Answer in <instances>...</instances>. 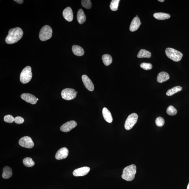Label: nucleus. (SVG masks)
Returning <instances> with one entry per match:
<instances>
[{"mask_svg": "<svg viewBox=\"0 0 189 189\" xmlns=\"http://www.w3.org/2000/svg\"><path fill=\"white\" fill-rule=\"evenodd\" d=\"M23 35V32L20 27L12 29L8 31V34L6 39L7 44H12L17 43L21 39Z\"/></svg>", "mask_w": 189, "mask_h": 189, "instance_id": "obj_1", "label": "nucleus"}, {"mask_svg": "<svg viewBox=\"0 0 189 189\" xmlns=\"http://www.w3.org/2000/svg\"><path fill=\"white\" fill-rule=\"evenodd\" d=\"M136 169V166L134 164L131 165L125 168L123 172L122 178L126 181H132L135 177Z\"/></svg>", "mask_w": 189, "mask_h": 189, "instance_id": "obj_2", "label": "nucleus"}, {"mask_svg": "<svg viewBox=\"0 0 189 189\" xmlns=\"http://www.w3.org/2000/svg\"><path fill=\"white\" fill-rule=\"evenodd\" d=\"M165 53L168 58L175 62L180 61L183 56V54L181 52L172 48H166Z\"/></svg>", "mask_w": 189, "mask_h": 189, "instance_id": "obj_3", "label": "nucleus"}, {"mask_svg": "<svg viewBox=\"0 0 189 189\" xmlns=\"http://www.w3.org/2000/svg\"><path fill=\"white\" fill-rule=\"evenodd\" d=\"M32 69L29 66L26 67L22 70L20 75V81L22 84L29 82L32 78Z\"/></svg>", "mask_w": 189, "mask_h": 189, "instance_id": "obj_4", "label": "nucleus"}, {"mask_svg": "<svg viewBox=\"0 0 189 189\" xmlns=\"http://www.w3.org/2000/svg\"><path fill=\"white\" fill-rule=\"evenodd\" d=\"M52 29L50 26H44L41 28L39 33L40 39L44 41L48 40L52 37Z\"/></svg>", "mask_w": 189, "mask_h": 189, "instance_id": "obj_5", "label": "nucleus"}, {"mask_svg": "<svg viewBox=\"0 0 189 189\" xmlns=\"http://www.w3.org/2000/svg\"><path fill=\"white\" fill-rule=\"evenodd\" d=\"M77 92L71 88H66L62 90L61 95L62 98L66 100L74 99L77 96Z\"/></svg>", "mask_w": 189, "mask_h": 189, "instance_id": "obj_6", "label": "nucleus"}, {"mask_svg": "<svg viewBox=\"0 0 189 189\" xmlns=\"http://www.w3.org/2000/svg\"><path fill=\"white\" fill-rule=\"evenodd\" d=\"M138 116L136 113H133L129 116L126 120L124 127L126 130L132 129L137 121Z\"/></svg>", "mask_w": 189, "mask_h": 189, "instance_id": "obj_7", "label": "nucleus"}, {"mask_svg": "<svg viewBox=\"0 0 189 189\" xmlns=\"http://www.w3.org/2000/svg\"><path fill=\"white\" fill-rule=\"evenodd\" d=\"M19 143L21 146L27 148H32L34 146L32 139L28 136L22 137L19 140Z\"/></svg>", "mask_w": 189, "mask_h": 189, "instance_id": "obj_8", "label": "nucleus"}, {"mask_svg": "<svg viewBox=\"0 0 189 189\" xmlns=\"http://www.w3.org/2000/svg\"><path fill=\"white\" fill-rule=\"evenodd\" d=\"M77 125V123L76 121H71L62 125L61 127H60V129L62 131L67 133L74 129Z\"/></svg>", "mask_w": 189, "mask_h": 189, "instance_id": "obj_9", "label": "nucleus"}, {"mask_svg": "<svg viewBox=\"0 0 189 189\" xmlns=\"http://www.w3.org/2000/svg\"><path fill=\"white\" fill-rule=\"evenodd\" d=\"M21 98L22 100L27 103L34 105L37 103V98L34 95L29 93H24L21 95Z\"/></svg>", "mask_w": 189, "mask_h": 189, "instance_id": "obj_10", "label": "nucleus"}, {"mask_svg": "<svg viewBox=\"0 0 189 189\" xmlns=\"http://www.w3.org/2000/svg\"><path fill=\"white\" fill-rule=\"evenodd\" d=\"M82 79L83 82L86 89L90 91H93L94 89V85L89 77L86 75H84L82 76Z\"/></svg>", "mask_w": 189, "mask_h": 189, "instance_id": "obj_11", "label": "nucleus"}, {"mask_svg": "<svg viewBox=\"0 0 189 189\" xmlns=\"http://www.w3.org/2000/svg\"><path fill=\"white\" fill-rule=\"evenodd\" d=\"M90 170L88 167H83L74 170L73 172V175L75 176H84L87 174Z\"/></svg>", "mask_w": 189, "mask_h": 189, "instance_id": "obj_12", "label": "nucleus"}, {"mask_svg": "<svg viewBox=\"0 0 189 189\" xmlns=\"http://www.w3.org/2000/svg\"><path fill=\"white\" fill-rule=\"evenodd\" d=\"M68 154V149L66 147H63L57 151L55 155V158L57 160H62L66 158Z\"/></svg>", "mask_w": 189, "mask_h": 189, "instance_id": "obj_13", "label": "nucleus"}, {"mask_svg": "<svg viewBox=\"0 0 189 189\" xmlns=\"http://www.w3.org/2000/svg\"><path fill=\"white\" fill-rule=\"evenodd\" d=\"M64 18L69 22H72L73 19V14L72 8L69 7L65 8L63 12Z\"/></svg>", "mask_w": 189, "mask_h": 189, "instance_id": "obj_14", "label": "nucleus"}, {"mask_svg": "<svg viewBox=\"0 0 189 189\" xmlns=\"http://www.w3.org/2000/svg\"><path fill=\"white\" fill-rule=\"evenodd\" d=\"M141 22L138 17H135L132 21L130 27V30L131 32H134L139 29L140 25H141Z\"/></svg>", "mask_w": 189, "mask_h": 189, "instance_id": "obj_15", "label": "nucleus"}, {"mask_svg": "<svg viewBox=\"0 0 189 189\" xmlns=\"http://www.w3.org/2000/svg\"><path fill=\"white\" fill-rule=\"evenodd\" d=\"M102 114L104 119L105 121L109 123H111L112 122L113 119L110 111L106 107H104L102 110Z\"/></svg>", "mask_w": 189, "mask_h": 189, "instance_id": "obj_16", "label": "nucleus"}, {"mask_svg": "<svg viewBox=\"0 0 189 189\" xmlns=\"http://www.w3.org/2000/svg\"><path fill=\"white\" fill-rule=\"evenodd\" d=\"M169 79V76L168 73L165 72H161L157 76L158 82L162 83L167 81Z\"/></svg>", "mask_w": 189, "mask_h": 189, "instance_id": "obj_17", "label": "nucleus"}, {"mask_svg": "<svg viewBox=\"0 0 189 189\" xmlns=\"http://www.w3.org/2000/svg\"><path fill=\"white\" fill-rule=\"evenodd\" d=\"M72 50L74 54L77 56H82L84 54V51L81 47L78 45H74L72 46Z\"/></svg>", "mask_w": 189, "mask_h": 189, "instance_id": "obj_18", "label": "nucleus"}, {"mask_svg": "<svg viewBox=\"0 0 189 189\" xmlns=\"http://www.w3.org/2000/svg\"><path fill=\"white\" fill-rule=\"evenodd\" d=\"M77 20L79 23L80 24L84 23L86 21V15L82 9H79L78 11Z\"/></svg>", "mask_w": 189, "mask_h": 189, "instance_id": "obj_19", "label": "nucleus"}, {"mask_svg": "<svg viewBox=\"0 0 189 189\" xmlns=\"http://www.w3.org/2000/svg\"><path fill=\"white\" fill-rule=\"evenodd\" d=\"M153 17L157 20H164L169 19L170 18L171 16L169 14L158 13L154 14Z\"/></svg>", "mask_w": 189, "mask_h": 189, "instance_id": "obj_20", "label": "nucleus"}, {"mask_svg": "<svg viewBox=\"0 0 189 189\" xmlns=\"http://www.w3.org/2000/svg\"><path fill=\"white\" fill-rule=\"evenodd\" d=\"M137 56L139 58H150L151 56V54L146 50L141 49L139 52Z\"/></svg>", "mask_w": 189, "mask_h": 189, "instance_id": "obj_21", "label": "nucleus"}, {"mask_svg": "<svg viewBox=\"0 0 189 189\" xmlns=\"http://www.w3.org/2000/svg\"><path fill=\"white\" fill-rule=\"evenodd\" d=\"M13 175V172L11 168L8 166H6L3 169L2 177L3 178L8 179L11 177Z\"/></svg>", "mask_w": 189, "mask_h": 189, "instance_id": "obj_22", "label": "nucleus"}, {"mask_svg": "<svg viewBox=\"0 0 189 189\" xmlns=\"http://www.w3.org/2000/svg\"><path fill=\"white\" fill-rule=\"evenodd\" d=\"M182 87L180 86H175L171 89H170L167 91L166 93V95L168 96H171L181 91L182 90Z\"/></svg>", "mask_w": 189, "mask_h": 189, "instance_id": "obj_23", "label": "nucleus"}, {"mask_svg": "<svg viewBox=\"0 0 189 189\" xmlns=\"http://www.w3.org/2000/svg\"><path fill=\"white\" fill-rule=\"evenodd\" d=\"M102 60L106 66H108L112 63V57L109 54H105L102 56Z\"/></svg>", "mask_w": 189, "mask_h": 189, "instance_id": "obj_24", "label": "nucleus"}, {"mask_svg": "<svg viewBox=\"0 0 189 189\" xmlns=\"http://www.w3.org/2000/svg\"><path fill=\"white\" fill-rule=\"evenodd\" d=\"M23 163L24 165L27 167H31L34 166L35 162L31 158L27 157L24 159Z\"/></svg>", "mask_w": 189, "mask_h": 189, "instance_id": "obj_25", "label": "nucleus"}, {"mask_svg": "<svg viewBox=\"0 0 189 189\" xmlns=\"http://www.w3.org/2000/svg\"><path fill=\"white\" fill-rule=\"evenodd\" d=\"M119 0H112L110 5V8L112 11H116L118 9Z\"/></svg>", "mask_w": 189, "mask_h": 189, "instance_id": "obj_26", "label": "nucleus"}, {"mask_svg": "<svg viewBox=\"0 0 189 189\" xmlns=\"http://www.w3.org/2000/svg\"><path fill=\"white\" fill-rule=\"evenodd\" d=\"M166 112L168 115L170 116H174L176 115L177 111L173 106L170 105L168 107L166 110Z\"/></svg>", "mask_w": 189, "mask_h": 189, "instance_id": "obj_27", "label": "nucleus"}, {"mask_svg": "<svg viewBox=\"0 0 189 189\" xmlns=\"http://www.w3.org/2000/svg\"><path fill=\"white\" fill-rule=\"evenodd\" d=\"M81 4L84 8L90 9L91 8V3L90 0H82L81 1Z\"/></svg>", "mask_w": 189, "mask_h": 189, "instance_id": "obj_28", "label": "nucleus"}, {"mask_svg": "<svg viewBox=\"0 0 189 189\" xmlns=\"http://www.w3.org/2000/svg\"><path fill=\"white\" fill-rule=\"evenodd\" d=\"M164 119L162 117H159L156 119V124L158 126H162L164 125Z\"/></svg>", "mask_w": 189, "mask_h": 189, "instance_id": "obj_29", "label": "nucleus"}, {"mask_svg": "<svg viewBox=\"0 0 189 189\" xmlns=\"http://www.w3.org/2000/svg\"><path fill=\"white\" fill-rule=\"evenodd\" d=\"M140 67L145 70H150L152 68V65L150 63H142L140 64Z\"/></svg>", "mask_w": 189, "mask_h": 189, "instance_id": "obj_30", "label": "nucleus"}, {"mask_svg": "<svg viewBox=\"0 0 189 189\" xmlns=\"http://www.w3.org/2000/svg\"><path fill=\"white\" fill-rule=\"evenodd\" d=\"M15 118L13 116L10 115H7L4 117V121L5 122L9 123H13L14 121Z\"/></svg>", "mask_w": 189, "mask_h": 189, "instance_id": "obj_31", "label": "nucleus"}, {"mask_svg": "<svg viewBox=\"0 0 189 189\" xmlns=\"http://www.w3.org/2000/svg\"><path fill=\"white\" fill-rule=\"evenodd\" d=\"M24 121V120L23 118L20 116L15 117L14 119V122L18 124H22Z\"/></svg>", "mask_w": 189, "mask_h": 189, "instance_id": "obj_32", "label": "nucleus"}, {"mask_svg": "<svg viewBox=\"0 0 189 189\" xmlns=\"http://www.w3.org/2000/svg\"><path fill=\"white\" fill-rule=\"evenodd\" d=\"M14 1L20 4H22L24 1L23 0H15Z\"/></svg>", "mask_w": 189, "mask_h": 189, "instance_id": "obj_33", "label": "nucleus"}, {"mask_svg": "<svg viewBox=\"0 0 189 189\" xmlns=\"http://www.w3.org/2000/svg\"><path fill=\"white\" fill-rule=\"evenodd\" d=\"M158 1H160V2H163L164 1V0H159Z\"/></svg>", "mask_w": 189, "mask_h": 189, "instance_id": "obj_34", "label": "nucleus"}, {"mask_svg": "<svg viewBox=\"0 0 189 189\" xmlns=\"http://www.w3.org/2000/svg\"><path fill=\"white\" fill-rule=\"evenodd\" d=\"M187 189H189V183L187 187Z\"/></svg>", "mask_w": 189, "mask_h": 189, "instance_id": "obj_35", "label": "nucleus"}, {"mask_svg": "<svg viewBox=\"0 0 189 189\" xmlns=\"http://www.w3.org/2000/svg\"><path fill=\"white\" fill-rule=\"evenodd\" d=\"M37 100H39L38 98H37Z\"/></svg>", "mask_w": 189, "mask_h": 189, "instance_id": "obj_36", "label": "nucleus"}]
</instances>
